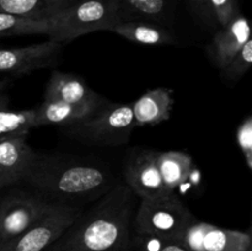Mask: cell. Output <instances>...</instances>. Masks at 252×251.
<instances>
[{
	"instance_id": "1",
	"label": "cell",
	"mask_w": 252,
	"mask_h": 251,
	"mask_svg": "<svg viewBox=\"0 0 252 251\" xmlns=\"http://www.w3.org/2000/svg\"><path fill=\"white\" fill-rule=\"evenodd\" d=\"M135 194L116 184L44 251H130Z\"/></svg>"
},
{
	"instance_id": "2",
	"label": "cell",
	"mask_w": 252,
	"mask_h": 251,
	"mask_svg": "<svg viewBox=\"0 0 252 251\" xmlns=\"http://www.w3.org/2000/svg\"><path fill=\"white\" fill-rule=\"evenodd\" d=\"M21 184L53 203L68 206L98 199L115 185L102 165L39 154Z\"/></svg>"
},
{
	"instance_id": "3",
	"label": "cell",
	"mask_w": 252,
	"mask_h": 251,
	"mask_svg": "<svg viewBox=\"0 0 252 251\" xmlns=\"http://www.w3.org/2000/svg\"><path fill=\"white\" fill-rule=\"evenodd\" d=\"M121 22L120 0H80L51 19L48 39L63 44L96 31H111Z\"/></svg>"
},
{
	"instance_id": "4",
	"label": "cell",
	"mask_w": 252,
	"mask_h": 251,
	"mask_svg": "<svg viewBox=\"0 0 252 251\" xmlns=\"http://www.w3.org/2000/svg\"><path fill=\"white\" fill-rule=\"evenodd\" d=\"M197 220L175 192L142 199L133 217V234L181 240L185 230Z\"/></svg>"
},
{
	"instance_id": "5",
	"label": "cell",
	"mask_w": 252,
	"mask_h": 251,
	"mask_svg": "<svg viewBox=\"0 0 252 251\" xmlns=\"http://www.w3.org/2000/svg\"><path fill=\"white\" fill-rule=\"evenodd\" d=\"M134 128L130 103L107 102L89 118L66 127V134L90 144L122 145Z\"/></svg>"
},
{
	"instance_id": "6",
	"label": "cell",
	"mask_w": 252,
	"mask_h": 251,
	"mask_svg": "<svg viewBox=\"0 0 252 251\" xmlns=\"http://www.w3.org/2000/svg\"><path fill=\"white\" fill-rule=\"evenodd\" d=\"M56 204L59 203H53L30 188H11L5 192L0 196V246L41 220Z\"/></svg>"
},
{
	"instance_id": "7",
	"label": "cell",
	"mask_w": 252,
	"mask_h": 251,
	"mask_svg": "<svg viewBox=\"0 0 252 251\" xmlns=\"http://www.w3.org/2000/svg\"><path fill=\"white\" fill-rule=\"evenodd\" d=\"M81 207L56 204L41 220L0 246V251H44L81 213Z\"/></svg>"
},
{
	"instance_id": "8",
	"label": "cell",
	"mask_w": 252,
	"mask_h": 251,
	"mask_svg": "<svg viewBox=\"0 0 252 251\" xmlns=\"http://www.w3.org/2000/svg\"><path fill=\"white\" fill-rule=\"evenodd\" d=\"M158 153L149 149L135 150L128 155L123 166L125 184L142 199L170 193L158 167Z\"/></svg>"
},
{
	"instance_id": "9",
	"label": "cell",
	"mask_w": 252,
	"mask_h": 251,
	"mask_svg": "<svg viewBox=\"0 0 252 251\" xmlns=\"http://www.w3.org/2000/svg\"><path fill=\"white\" fill-rule=\"evenodd\" d=\"M62 47V43L48 39L31 46L0 49V74L21 75L47 68L56 63Z\"/></svg>"
},
{
	"instance_id": "10",
	"label": "cell",
	"mask_w": 252,
	"mask_h": 251,
	"mask_svg": "<svg viewBox=\"0 0 252 251\" xmlns=\"http://www.w3.org/2000/svg\"><path fill=\"white\" fill-rule=\"evenodd\" d=\"M43 100L62 101L95 112L108 102L100 94L94 91L80 76L58 70L52 73L46 85Z\"/></svg>"
},
{
	"instance_id": "11",
	"label": "cell",
	"mask_w": 252,
	"mask_h": 251,
	"mask_svg": "<svg viewBox=\"0 0 252 251\" xmlns=\"http://www.w3.org/2000/svg\"><path fill=\"white\" fill-rule=\"evenodd\" d=\"M36 157L27 134L0 137V189L21 184Z\"/></svg>"
},
{
	"instance_id": "12",
	"label": "cell",
	"mask_w": 252,
	"mask_h": 251,
	"mask_svg": "<svg viewBox=\"0 0 252 251\" xmlns=\"http://www.w3.org/2000/svg\"><path fill=\"white\" fill-rule=\"evenodd\" d=\"M249 39H251L250 24L248 19L239 12L228 24L221 26L209 44V57L214 65L223 69Z\"/></svg>"
},
{
	"instance_id": "13",
	"label": "cell",
	"mask_w": 252,
	"mask_h": 251,
	"mask_svg": "<svg viewBox=\"0 0 252 251\" xmlns=\"http://www.w3.org/2000/svg\"><path fill=\"white\" fill-rule=\"evenodd\" d=\"M172 89L159 86L148 90L132 105L135 127L157 126L171 116L175 100Z\"/></svg>"
},
{
	"instance_id": "14",
	"label": "cell",
	"mask_w": 252,
	"mask_h": 251,
	"mask_svg": "<svg viewBox=\"0 0 252 251\" xmlns=\"http://www.w3.org/2000/svg\"><path fill=\"white\" fill-rule=\"evenodd\" d=\"M176 0H120L121 21H148L166 26L174 17Z\"/></svg>"
},
{
	"instance_id": "15",
	"label": "cell",
	"mask_w": 252,
	"mask_h": 251,
	"mask_svg": "<svg viewBox=\"0 0 252 251\" xmlns=\"http://www.w3.org/2000/svg\"><path fill=\"white\" fill-rule=\"evenodd\" d=\"M111 32L143 46H165L175 43V36L166 26L148 21H121Z\"/></svg>"
},
{
	"instance_id": "16",
	"label": "cell",
	"mask_w": 252,
	"mask_h": 251,
	"mask_svg": "<svg viewBox=\"0 0 252 251\" xmlns=\"http://www.w3.org/2000/svg\"><path fill=\"white\" fill-rule=\"evenodd\" d=\"M34 127L43 126H69L76 125L95 113L89 108L70 105L62 101L43 100V102L34 107Z\"/></svg>"
},
{
	"instance_id": "17",
	"label": "cell",
	"mask_w": 252,
	"mask_h": 251,
	"mask_svg": "<svg viewBox=\"0 0 252 251\" xmlns=\"http://www.w3.org/2000/svg\"><path fill=\"white\" fill-rule=\"evenodd\" d=\"M80 0H0V11L31 20H51Z\"/></svg>"
},
{
	"instance_id": "18",
	"label": "cell",
	"mask_w": 252,
	"mask_h": 251,
	"mask_svg": "<svg viewBox=\"0 0 252 251\" xmlns=\"http://www.w3.org/2000/svg\"><path fill=\"white\" fill-rule=\"evenodd\" d=\"M198 251H252L250 231L219 228L206 224Z\"/></svg>"
},
{
	"instance_id": "19",
	"label": "cell",
	"mask_w": 252,
	"mask_h": 251,
	"mask_svg": "<svg viewBox=\"0 0 252 251\" xmlns=\"http://www.w3.org/2000/svg\"><path fill=\"white\" fill-rule=\"evenodd\" d=\"M158 167L167 191L175 192L189 180V174L193 170V159L184 152H159Z\"/></svg>"
},
{
	"instance_id": "20",
	"label": "cell",
	"mask_w": 252,
	"mask_h": 251,
	"mask_svg": "<svg viewBox=\"0 0 252 251\" xmlns=\"http://www.w3.org/2000/svg\"><path fill=\"white\" fill-rule=\"evenodd\" d=\"M36 110H10L9 98L5 94L0 95V137L14 134H29L34 127Z\"/></svg>"
},
{
	"instance_id": "21",
	"label": "cell",
	"mask_w": 252,
	"mask_h": 251,
	"mask_svg": "<svg viewBox=\"0 0 252 251\" xmlns=\"http://www.w3.org/2000/svg\"><path fill=\"white\" fill-rule=\"evenodd\" d=\"M51 20H31L0 11V38L22 34H48Z\"/></svg>"
},
{
	"instance_id": "22",
	"label": "cell",
	"mask_w": 252,
	"mask_h": 251,
	"mask_svg": "<svg viewBox=\"0 0 252 251\" xmlns=\"http://www.w3.org/2000/svg\"><path fill=\"white\" fill-rule=\"evenodd\" d=\"M130 251H189L180 240L133 234Z\"/></svg>"
},
{
	"instance_id": "23",
	"label": "cell",
	"mask_w": 252,
	"mask_h": 251,
	"mask_svg": "<svg viewBox=\"0 0 252 251\" xmlns=\"http://www.w3.org/2000/svg\"><path fill=\"white\" fill-rule=\"evenodd\" d=\"M252 63V39H249L243 48L229 61L221 69V75L229 80H239L251 68Z\"/></svg>"
},
{
	"instance_id": "24",
	"label": "cell",
	"mask_w": 252,
	"mask_h": 251,
	"mask_svg": "<svg viewBox=\"0 0 252 251\" xmlns=\"http://www.w3.org/2000/svg\"><path fill=\"white\" fill-rule=\"evenodd\" d=\"M236 142L244 155V161L249 170H252V116H248L239 125Z\"/></svg>"
},
{
	"instance_id": "25",
	"label": "cell",
	"mask_w": 252,
	"mask_h": 251,
	"mask_svg": "<svg viewBox=\"0 0 252 251\" xmlns=\"http://www.w3.org/2000/svg\"><path fill=\"white\" fill-rule=\"evenodd\" d=\"M216 21L220 26L228 24L236 14H239L238 0H209Z\"/></svg>"
},
{
	"instance_id": "26",
	"label": "cell",
	"mask_w": 252,
	"mask_h": 251,
	"mask_svg": "<svg viewBox=\"0 0 252 251\" xmlns=\"http://www.w3.org/2000/svg\"><path fill=\"white\" fill-rule=\"evenodd\" d=\"M186 2L189 4L192 12H193L203 24L212 25L214 24V22H217L209 0H186Z\"/></svg>"
},
{
	"instance_id": "27",
	"label": "cell",
	"mask_w": 252,
	"mask_h": 251,
	"mask_svg": "<svg viewBox=\"0 0 252 251\" xmlns=\"http://www.w3.org/2000/svg\"><path fill=\"white\" fill-rule=\"evenodd\" d=\"M5 85H6V81H5V80L0 81V95H2V94H4Z\"/></svg>"
},
{
	"instance_id": "28",
	"label": "cell",
	"mask_w": 252,
	"mask_h": 251,
	"mask_svg": "<svg viewBox=\"0 0 252 251\" xmlns=\"http://www.w3.org/2000/svg\"><path fill=\"white\" fill-rule=\"evenodd\" d=\"M0 245H1V234H0Z\"/></svg>"
}]
</instances>
